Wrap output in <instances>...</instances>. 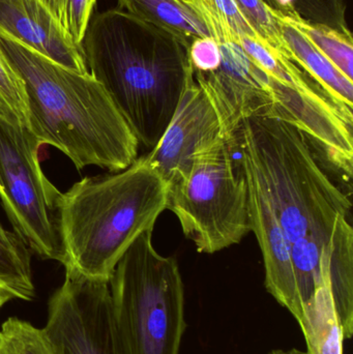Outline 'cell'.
I'll list each match as a JSON object with an SVG mask.
<instances>
[{
    "label": "cell",
    "instance_id": "cell-10",
    "mask_svg": "<svg viewBox=\"0 0 353 354\" xmlns=\"http://www.w3.org/2000/svg\"><path fill=\"white\" fill-rule=\"evenodd\" d=\"M220 138L216 110L193 77L159 142L144 157L170 185L188 174L195 153Z\"/></svg>",
    "mask_w": 353,
    "mask_h": 354
},
{
    "label": "cell",
    "instance_id": "cell-21",
    "mask_svg": "<svg viewBox=\"0 0 353 354\" xmlns=\"http://www.w3.org/2000/svg\"><path fill=\"white\" fill-rule=\"evenodd\" d=\"M238 10L269 47L292 60V54L282 37L279 15L263 0H234Z\"/></svg>",
    "mask_w": 353,
    "mask_h": 354
},
{
    "label": "cell",
    "instance_id": "cell-12",
    "mask_svg": "<svg viewBox=\"0 0 353 354\" xmlns=\"http://www.w3.org/2000/svg\"><path fill=\"white\" fill-rule=\"evenodd\" d=\"M0 31L70 70L89 73L82 46L66 37L39 0H0Z\"/></svg>",
    "mask_w": 353,
    "mask_h": 354
},
{
    "label": "cell",
    "instance_id": "cell-20",
    "mask_svg": "<svg viewBox=\"0 0 353 354\" xmlns=\"http://www.w3.org/2000/svg\"><path fill=\"white\" fill-rule=\"evenodd\" d=\"M66 37L82 46L97 0H39Z\"/></svg>",
    "mask_w": 353,
    "mask_h": 354
},
{
    "label": "cell",
    "instance_id": "cell-8",
    "mask_svg": "<svg viewBox=\"0 0 353 354\" xmlns=\"http://www.w3.org/2000/svg\"><path fill=\"white\" fill-rule=\"evenodd\" d=\"M57 354H120L109 283L70 268L48 305L44 328Z\"/></svg>",
    "mask_w": 353,
    "mask_h": 354
},
{
    "label": "cell",
    "instance_id": "cell-26",
    "mask_svg": "<svg viewBox=\"0 0 353 354\" xmlns=\"http://www.w3.org/2000/svg\"><path fill=\"white\" fill-rule=\"evenodd\" d=\"M12 299H17L16 295H15L10 289L0 285V310H1L8 301H12Z\"/></svg>",
    "mask_w": 353,
    "mask_h": 354
},
{
    "label": "cell",
    "instance_id": "cell-24",
    "mask_svg": "<svg viewBox=\"0 0 353 354\" xmlns=\"http://www.w3.org/2000/svg\"><path fill=\"white\" fill-rule=\"evenodd\" d=\"M190 58L193 70L196 73L215 72L221 66V51L213 37L196 39L190 46Z\"/></svg>",
    "mask_w": 353,
    "mask_h": 354
},
{
    "label": "cell",
    "instance_id": "cell-23",
    "mask_svg": "<svg viewBox=\"0 0 353 354\" xmlns=\"http://www.w3.org/2000/svg\"><path fill=\"white\" fill-rule=\"evenodd\" d=\"M0 101L27 126V105L22 80L0 48Z\"/></svg>",
    "mask_w": 353,
    "mask_h": 354
},
{
    "label": "cell",
    "instance_id": "cell-27",
    "mask_svg": "<svg viewBox=\"0 0 353 354\" xmlns=\"http://www.w3.org/2000/svg\"><path fill=\"white\" fill-rule=\"evenodd\" d=\"M267 354H306L304 351H298V349H289V351H283V349H275V351H269Z\"/></svg>",
    "mask_w": 353,
    "mask_h": 354
},
{
    "label": "cell",
    "instance_id": "cell-16",
    "mask_svg": "<svg viewBox=\"0 0 353 354\" xmlns=\"http://www.w3.org/2000/svg\"><path fill=\"white\" fill-rule=\"evenodd\" d=\"M117 8L192 44L213 37L200 15L184 0H117Z\"/></svg>",
    "mask_w": 353,
    "mask_h": 354
},
{
    "label": "cell",
    "instance_id": "cell-18",
    "mask_svg": "<svg viewBox=\"0 0 353 354\" xmlns=\"http://www.w3.org/2000/svg\"><path fill=\"white\" fill-rule=\"evenodd\" d=\"M314 47H316L334 66L353 80V39L352 32H343L325 24L311 22L306 19L286 17Z\"/></svg>",
    "mask_w": 353,
    "mask_h": 354
},
{
    "label": "cell",
    "instance_id": "cell-2",
    "mask_svg": "<svg viewBox=\"0 0 353 354\" xmlns=\"http://www.w3.org/2000/svg\"><path fill=\"white\" fill-rule=\"evenodd\" d=\"M0 48L22 80L27 127L78 170L130 167L139 143L101 83L70 70L0 31Z\"/></svg>",
    "mask_w": 353,
    "mask_h": 354
},
{
    "label": "cell",
    "instance_id": "cell-5",
    "mask_svg": "<svg viewBox=\"0 0 353 354\" xmlns=\"http://www.w3.org/2000/svg\"><path fill=\"white\" fill-rule=\"evenodd\" d=\"M153 231L128 248L109 282L120 354H180L187 330L180 266L158 253Z\"/></svg>",
    "mask_w": 353,
    "mask_h": 354
},
{
    "label": "cell",
    "instance_id": "cell-11",
    "mask_svg": "<svg viewBox=\"0 0 353 354\" xmlns=\"http://www.w3.org/2000/svg\"><path fill=\"white\" fill-rule=\"evenodd\" d=\"M249 193L251 231L256 235L265 264V284L269 295L300 322L303 305L296 286L292 243L286 236L269 197L255 177L242 169Z\"/></svg>",
    "mask_w": 353,
    "mask_h": 354
},
{
    "label": "cell",
    "instance_id": "cell-7",
    "mask_svg": "<svg viewBox=\"0 0 353 354\" xmlns=\"http://www.w3.org/2000/svg\"><path fill=\"white\" fill-rule=\"evenodd\" d=\"M39 139L0 101V202L14 232L43 259L64 264L61 192L41 169Z\"/></svg>",
    "mask_w": 353,
    "mask_h": 354
},
{
    "label": "cell",
    "instance_id": "cell-28",
    "mask_svg": "<svg viewBox=\"0 0 353 354\" xmlns=\"http://www.w3.org/2000/svg\"><path fill=\"white\" fill-rule=\"evenodd\" d=\"M271 10H275L278 14H281V8H280L279 3H278L277 0H263Z\"/></svg>",
    "mask_w": 353,
    "mask_h": 354
},
{
    "label": "cell",
    "instance_id": "cell-3",
    "mask_svg": "<svg viewBox=\"0 0 353 354\" xmlns=\"http://www.w3.org/2000/svg\"><path fill=\"white\" fill-rule=\"evenodd\" d=\"M168 192L144 156L122 171L74 183L59 202L62 266L109 283L128 248L167 209Z\"/></svg>",
    "mask_w": 353,
    "mask_h": 354
},
{
    "label": "cell",
    "instance_id": "cell-15",
    "mask_svg": "<svg viewBox=\"0 0 353 354\" xmlns=\"http://www.w3.org/2000/svg\"><path fill=\"white\" fill-rule=\"evenodd\" d=\"M332 297L344 339L353 335V230L350 218H338L327 256Z\"/></svg>",
    "mask_w": 353,
    "mask_h": 354
},
{
    "label": "cell",
    "instance_id": "cell-25",
    "mask_svg": "<svg viewBox=\"0 0 353 354\" xmlns=\"http://www.w3.org/2000/svg\"><path fill=\"white\" fill-rule=\"evenodd\" d=\"M184 1L189 4L191 8H194L200 15L201 18L204 20V22L207 23V18H209V10L205 8L202 0H184Z\"/></svg>",
    "mask_w": 353,
    "mask_h": 354
},
{
    "label": "cell",
    "instance_id": "cell-22",
    "mask_svg": "<svg viewBox=\"0 0 353 354\" xmlns=\"http://www.w3.org/2000/svg\"><path fill=\"white\" fill-rule=\"evenodd\" d=\"M296 8L306 20L350 32L346 21L345 0H296Z\"/></svg>",
    "mask_w": 353,
    "mask_h": 354
},
{
    "label": "cell",
    "instance_id": "cell-1",
    "mask_svg": "<svg viewBox=\"0 0 353 354\" xmlns=\"http://www.w3.org/2000/svg\"><path fill=\"white\" fill-rule=\"evenodd\" d=\"M191 44L120 8L91 18L82 41L87 68L139 145L153 149L194 77Z\"/></svg>",
    "mask_w": 353,
    "mask_h": 354
},
{
    "label": "cell",
    "instance_id": "cell-17",
    "mask_svg": "<svg viewBox=\"0 0 353 354\" xmlns=\"http://www.w3.org/2000/svg\"><path fill=\"white\" fill-rule=\"evenodd\" d=\"M0 285L10 289L17 299L32 301L35 297L29 248L15 232L0 223Z\"/></svg>",
    "mask_w": 353,
    "mask_h": 354
},
{
    "label": "cell",
    "instance_id": "cell-9",
    "mask_svg": "<svg viewBox=\"0 0 353 354\" xmlns=\"http://www.w3.org/2000/svg\"><path fill=\"white\" fill-rule=\"evenodd\" d=\"M218 45L222 58L220 68L207 74L194 72V78L216 110L222 139L236 149V135L245 120L271 116L269 75L238 44L226 41Z\"/></svg>",
    "mask_w": 353,
    "mask_h": 354
},
{
    "label": "cell",
    "instance_id": "cell-4",
    "mask_svg": "<svg viewBox=\"0 0 353 354\" xmlns=\"http://www.w3.org/2000/svg\"><path fill=\"white\" fill-rule=\"evenodd\" d=\"M236 149L240 167L258 181L292 245L306 236L331 239L338 218H350L352 201L296 127L271 116L247 118Z\"/></svg>",
    "mask_w": 353,
    "mask_h": 354
},
{
    "label": "cell",
    "instance_id": "cell-19",
    "mask_svg": "<svg viewBox=\"0 0 353 354\" xmlns=\"http://www.w3.org/2000/svg\"><path fill=\"white\" fill-rule=\"evenodd\" d=\"M0 354H57L44 328L10 317L0 328Z\"/></svg>",
    "mask_w": 353,
    "mask_h": 354
},
{
    "label": "cell",
    "instance_id": "cell-6",
    "mask_svg": "<svg viewBox=\"0 0 353 354\" xmlns=\"http://www.w3.org/2000/svg\"><path fill=\"white\" fill-rule=\"evenodd\" d=\"M234 151L218 139L195 153L188 174L169 185L167 209L199 253L223 251L251 232L248 185L234 167Z\"/></svg>",
    "mask_w": 353,
    "mask_h": 354
},
{
    "label": "cell",
    "instance_id": "cell-14",
    "mask_svg": "<svg viewBox=\"0 0 353 354\" xmlns=\"http://www.w3.org/2000/svg\"><path fill=\"white\" fill-rule=\"evenodd\" d=\"M330 245L323 256L321 282L311 299L303 304L302 319L298 322L307 343L306 354H343L345 339L332 297L327 272Z\"/></svg>",
    "mask_w": 353,
    "mask_h": 354
},
{
    "label": "cell",
    "instance_id": "cell-13",
    "mask_svg": "<svg viewBox=\"0 0 353 354\" xmlns=\"http://www.w3.org/2000/svg\"><path fill=\"white\" fill-rule=\"evenodd\" d=\"M279 22L292 62L307 73L342 111L353 116V80L334 66L286 16L279 15Z\"/></svg>",
    "mask_w": 353,
    "mask_h": 354
}]
</instances>
